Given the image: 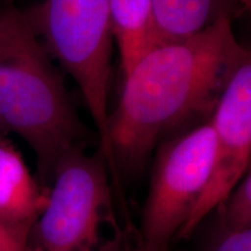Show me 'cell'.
<instances>
[{
  "label": "cell",
  "mask_w": 251,
  "mask_h": 251,
  "mask_svg": "<svg viewBox=\"0 0 251 251\" xmlns=\"http://www.w3.org/2000/svg\"><path fill=\"white\" fill-rule=\"evenodd\" d=\"M231 21L221 19L192 37L159 43L125 75L120 100L107 120L108 168L117 192L121 177L143 171L164 135L213 112L246 50Z\"/></svg>",
  "instance_id": "6da1fadb"
},
{
  "label": "cell",
  "mask_w": 251,
  "mask_h": 251,
  "mask_svg": "<svg viewBox=\"0 0 251 251\" xmlns=\"http://www.w3.org/2000/svg\"><path fill=\"white\" fill-rule=\"evenodd\" d=\"M0 133L18 135L30 147L45 183L86 140L62 77L18 9L0 12Z\"/></svg>",
  "instance_id": "7a4b0ae2"
},
{
  "label": "cell",
  "mask_w": 251,
  "mask_h": 251,
  "mask_svg": "<svg viewBox=\"0 0 251 251\" xmlns=\"http://www.w3.org/2000/svg\"><path fill=\"white\" fill-rule=\"evenodd\" d=\"M33 233L35 251H127L115 187L101 150L75 148L58 163Z\"/></svg>",
  "instance_id": "3957f363"
},
{
  "label": "cell",
  "mask_w": 251,
  "mask_h": 251,
  "mask_svg": "<svg viewBox=\"0 0 251 251\" xmlns=\"http://www.w3.org/2000/svg\"><path fill=\"white\" fill-rule=\"evenodd\" d=\"M25 14L50 57L71 75L80 89L98 131L99 149L108 161L113 49L109 0H45Z\"/></svg>",
  "instance_id": "277c9868"
},
{
  "label": "cell",
  "mask_w": 251,
  "mask_h": 251,
  "mask_svg": "<svg viewBox=\"0 0 251 251\" xmlns=\"http://www.w3.org/2000/svg\"><path fill=\"white\" fill-rule=\"evenodd\" d=\"M214 151L211 122L194 126L159 143L136 251L170 250L206 186Z\"/></svg>",
  "instance_id": "5b68a950"
},
{
  "label": "cell",
  "mask_w": 251,
  "mask_h": 251,
  "mask_svg": "<svg viewBox=\"0 0 251 251\" xmlns=\"http://www.w3.org/2000/svg\"><path fill=\"white\" fill-rule=\"evenodd\" d=\"M209 122L215 134L211 174L177 240L190 237L250 171L251 55L248 49L228 75Z\"/></svg>",
  "instance_id": "8992f818"
},
{
  "label": "cell",
  "mask_w": 251,
  "mask_h": 251,
  "mask_svg": "<svg viewBox=\"0 0 251 251\" xmlns=\"http://www.w3.org/2000/svg\"><path fill=\"white\" fill-rule=\"evenodd\" d=\"M157 42H177L242 11L236 0H151Z\"/></svg>",
  "instance_id": "52a82bcc"
},
{
  "label": "cell",
  "mask_w": 251,
  "mask_h": 251,
  "mask_svg": "<svg viewBox=\"0 0 251 251\" xmlns=\"http://www.w3.org/2000/svg\"><path fill=\"white\" fill-rule=\"evenodd\" d=\"M47 196L8 141L0 137V218L23 225H35Z\"/></svg>",
  "instance_id": "ba28073f"
},
{
  "label": "cell",
  "mask_w": 251,
  "mask_h": 251,
  "mask_svg": "<svg viewBox=\"0 0 251 251\" xmlns=\"http://www.w3.org/2000/svg\"><path fill=\"white\" fill-rule=\"evenodd\" d=\"M109 25L124 76L157 42L151 0H109Z\"/></svg>",
  "instance_id": "9c48e42d"
},
{
  "label": "cell",
  "mask_w": 251,
  "mask_h": 251,
  "mask_svg": "<svg viewBox=\"0 0 251 251\" xmlns=\"http://www.w3.org/2000/svg\"><path fill=\"white\" fill-rule=\"evenodd\" d=\"M220 208L218 233L251 229V174L238 181L229 196L216 207Z\"/></svg>",
  "instance_id": "30bf717a"
},
{
  "label": "cell",
  "mask_w": 251,
  "mask_h": 251,
  "mask_svg": "<svg viewBox=\"0 0 251 251\" xmlns=\"http://www.w3.org/2000/svg\"><path fill=\"white\" fill-rule=\"evenodd\" d=\"M33 227L0 218V251H31Z\"/></svg>",
  "instance_id": "8fae6325"
},
{
  "label": "cell",
  "mask_w": 251,
  "mask_h": 251,
  "mask_svg": "<svg viewBox=\"0 0 251 251\" xmlns=\"http://www.w3.org/2000/svg\"><path fill=\"white\" fill-rule=\"evenodd\" d=\"M211 251H251V229L215 234Z\"/></svg>",
  "instance_id": "7c38bea8"
},
{
  "label": "cell",
  "mask_w": 251,
  "mask_h": 251,
  "mask_svg": "<svg viewBox=\"0 0 251 251\" xmlns=\"http://www.w3.org/2000/svg\"><path fill=\"white\" fill-rule=\"evenodd\" d=\"M236 2L242 11H250L251 0H236Z\"/></svg>",
  "instance_id": "4fadbf2b"
}]
</instances>
